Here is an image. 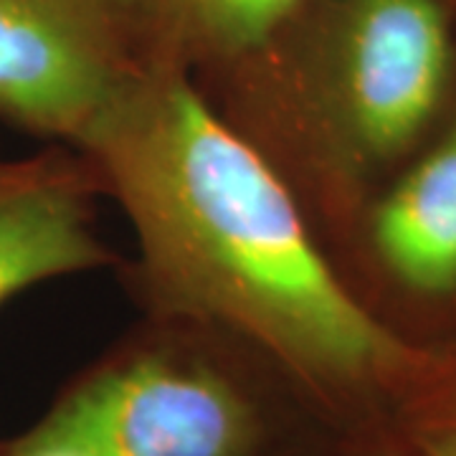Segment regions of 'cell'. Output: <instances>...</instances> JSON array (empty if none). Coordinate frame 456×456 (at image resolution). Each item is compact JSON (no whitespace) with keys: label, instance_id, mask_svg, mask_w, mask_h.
Segmentation results:
<instances>
[{"label":"cell","instance_id":"cell-1","mask_svg":"<svg viewBox=\"0 0 456 456\" xmlns=\"http://www.w3.org/2000/svg\"><path fill=\"white\" fill-rule=\"evenodd\" d=\"M79 152L127 213L152 287L254 342L314 395L411 401L446 375L350 294L277 173L173 56L125 89Z\"/></svg>","mask_w":456,"mask_h":456},{"label":"cell","instance_id":"cell-2","mask_svg":"<svg viewBox=\"0 0 456 456\" xmlns=\"http://www.w3.org/2000/svg\"><path fill=\"white\" fill-rule=\"evenodd\" d=\"M163 44L152 0H0V119L82 150Z\"/></svg>","mask_w":456,"mask_h":456},{"label":"cell","instance_id":"cell-3","mask_svg":"<svg viewBox=\"0 0 456 456\" xmlns=\"http://www.w3.org/2000/svg\"><path fill=\"white\" fill-rule=\"evenodd\" d=\"M102 456H251L256 406L226 373L175 353H140L74 383L51 408Z\"/></svg>","mask_w":456,"mask_h":456},{"label":"cell","instance_id":"cell-4","mask_svg":"<svg viewBox=\"0 0 456 456\" xmlns=\"http://www.w3.org/2000/svg\"><path fill=\"white\" fill-rule=\"evenodd\" d=\"M452 61L439 0H345L330 41V97L355 152L406 150L439 107Z\"/></svg>","mask_w":456,"mask_h":456},{"label":"cell","instance_id":"cell-5","mask_svg":"<svg viewBox=\"0 0 456 456\" xmlns=\"http://www.w3.org/2000/svg\"><path fill=\"white\" fill-rule=\"evenodd\" d=\"M99 178L64 145L0 160V305L46 279L104 266L94 228Z\"/></svg>","mask_w":456,"mask_h":456},{"label":"cell","instance_id":"cell-6","mask_svg":"<svg viewBox=\"0 0 456 456\" xmlns=\"http://www.w3.org/2000/svg\"><path fill=\"white\" fill-rule=\"evenodd\" d=\"M373 239L383 264L426 294L456 289V122L378 206Z\"/></svg>","mask_w":456,"mask_h":456},{"label":"cell","instance_id":"cell-7","mask_svg":"<svg viewBox=\"0 0 456 456\" xmlns=\"http://www.w3.org/2000/svg\"><path fill=\"white\" fill-rule=\"evenodd\" d=\"M305 0H152L170 46L233 59L261 49Z\"/></svg>","mask_w":456,"mask_h":456},{"label":"cell","instance_id":"cell-8","mask_svg":"<svg viewBox=\"0 0 456 456\" xmlns=\"http://www.w3.org/2000/svg\"><path fill=\"white\" fill-rule=\"evenodd\" d=\"M406 434L416 456H456V378L444 375L408 401Z\"/></svg>","mask_w":456,"mask_h":456},{"label":"cell","instance_id":"cell-9","mask_svg":"<svg viewBox=\"0 0 456 456\" xmlns=\"http://www.w3.org/2000/svg\"><path fill=\"white\" fill-rule=\"evenodd\" d=\"M0 456H102L79 436L71 426L61 421L53 411H49L46 419H41L26 431L23 436L11 441L8 446H0Z\"/></svg>","mask_w":456,"mask_h":456},{"label":"cell","instance_id":"cell-10","mask_svg":"<svg viewBox=\"0 0 456 456\" xmlns=\"http://www.w3.org/2000/svg\"><path fill=\"white\" fill-rule=\"evenodd\" d=\"M383 456H401V454H383ZM408 456H416V452L411 449V454H408Z\"/></svg>","mask_w":456,"mask_h":456}]
</instances>
